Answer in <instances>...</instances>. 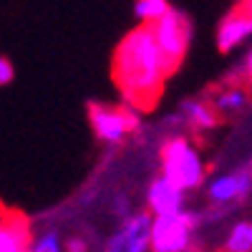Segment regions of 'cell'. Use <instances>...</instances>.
I'll list each match as a JSON object with an SVG mask.
<instances>
[{
    "label": "cell",
    "instance_id": "obj_1",
    "mask_svg": "<svg viewBox=\"0 0 252 252\" xmlns=\"http://www.w3.org/2000/svg\"><path fill=\"white\" fill-rule=\"evenodd\" d=\"M172 76L152 26L139 23L114 51V81L129 106L149 111Z\"/></svg>",
    "mask_w": 252,
    "mask_h": 252
},
{
    "label": "cell",
    "instance_id": "obj_2",
    "mask_svg": "<svg viewBox=\"0 0 252 252\" xmlns=\"http://www.w3.org/2000/svg\"><path fill=\"white\" fill-rule=\"evenodd\" d=\"M159 161H161V174L179 184L184 192L202 187L207 166L202 161L199 149L189 141L187 136H169L161 149H159Z\"/></svg>",
    "mask_w": 252,
    "mask_h": 252
},
{
    "label": "cell",
    "instance_id": "obj_3",
    "mask_svg": "<svg viewBox=\"0 0 252 252\" xmlns=\"http://www.w3.org/2000/svg\"><path fill=\"white\" fill-rule=\"evenodd\" d=\"M199 224V215L177 212L154 217L152 224V247L149 252H187L192 245V235Z\"/></svg>",
    "mask_w": 252,
    "mask_h": 252
},
{
    "label": "cell",
    "instance_id": "obj_4",
    "mask_svg": "<svg viewBox=\"0 0 252 252\" xmlns=\"http://www.w3.org/2000/svg\"><path fill=\"white\" fill-rule=\"evenodd\" d=\"M152 28H154V35H157V43H159V48L166 58V66L174 73L179 68V63L184 61L187 51H189L192 23H189V18L182 10L172 8L164 18H159Z\"/></svg>",
    "mask_w": 252,
    "mask_h": 252
},
{
    "label": "cell",
    "instance_id": "obj_5",
    "mask_svg": "<svg viewBox=\"0 0 252 252\" xmlns=\"http://www.w3.org/2000/svg\"><path fill=\"white\" fill-rule=\"evenodd\" d=\"M139 109L126 103L124 109L116 106H101V103H91L89 116H91V126L101 141L106 144H119L129 131H134L139 126Z\"/></svg>",
    "mask_w": 252,
    "mask_h": 252
},
{
    "label": "cell",
    "instance_id": "obj_6",
    "mask_svg": "<svg viewBox=\"0 0 252 252\" xmlns=\"http://www.w3.org/2000/svg\"><path fill=\"white\" fill-rule=\"evenodd\" d=\"M152 224H154V215L149 209L126 217L124 224L119 227V232L109 240L106 252H146L152 247Z\"/></svg>",
    "mask_w": 252,
    "mask_h": 252
},
{
    "label": "cell",
    "instance_id": "obj_7",
    "mask_svg": "<svg viewBox=\"0 0 252 252\" xmlns=\"http://www.w3.org/2000/svg\"><path fill=\"white\" fill-rule=\"evenodd\" d=\"M184 202H187V192L172 179H166L164 174L152 179L149 189H146V207H149L154 217L184 212Z\"/></svg>",
    "mask_w": 252,
    "mask_h": 252
},
{
    "label": "cell",
    "instance_id": "obj_8",
    "mask_svg": "<svg viewBox=\"0 0 252 252\" xmlns=\"http://www.w3.org/2000/svg\"><path fill=\"white\" fill-rule=\"evenodd\" d=\"M250 35H252V0H245L240 8H235L220 23V28H217V48L222 53H229L240 43H245Z\"/></svg>",
    "mask_w": 252,
    "mask_h": 252
},
{
    "label": "cell",
    "instance_id": "obj_9",
    "mask_svg": "<svg viewBox=\"0 0 252 252\" xmlns=\"http://www.w3.org/2000/svg\"><path fill=\"white\" fill-rule=\"evenodd\" d=\"M252 192V172H235V174H222L215 177L207 187V197L215 204H232V202H242L247 194Z\"/></svg>",
    "mask_w": 252,
    "mask_h": 252
},
{
    "label": "cell",
    "instance_id": "obj_10",
    "mask_svg": "<svg viewBox=\"0 0 252 252\" xmlns=\"http://www.w3.org/2000/svg\"><path fill=\"white\" fill-rule=\"evenodd\" d=\"M31 224L28 220L13 212V209H5L3 215V227H0V252H28L31 250Z\"/></svg>",
    "mask_w": 252,
    "mask_h": 252
},
{
    "label": "cell",
    "instance_id": "obj_11",
    "mask_svg": "<svg viewBox=\"0 0 252 252\" xmlns=\"http://www.w3.org/2000/svg\"><path fill=\"white\" fill-rule=\"evenodd\" d=\"M182 116L194 131H209L220 124V111L215 109V103L207 101H184Z\"/></svg>",
    "mask_w": 252,
    "mask_h": 252
},
{
    "label": "cell",
    "instance_id": "obj_12",
    "mask_svg": "<svg viewBox=\"0 0 252 252\" xmlns=\"http://www.w3.org/2000/svg\"><path fill=\"white\" fill-rule=\"evenodd\" d=\"M250 101V89L245 83H232V86L222 89L217 96H215V109L220 111V116H232V114H240Z\"/></svg>",
    "mask_w": 252,
    "mask_h": 252
},
{
    "label": "cell",
    "instance_id": "obj_13",
    "mask_svg": "<svg viewBox=\"0 0 252 252\" xmlns=\"http://www.w3.org/2000/svg\"><path fill=\"white\" fill-rule=\"evenodd\" d=\"M169 10H172L169 0H136L134 3V15L144 26H154L157 20L164 18Z\"/></svg>",
    "mask_w": 252,
    "mask_h": 252
},
{
    "label": "cell",
    "instance_id": "obj_14",
    "mask_svg": "<svg viewBox=\"0 0 252 252\" xmlns=\"http://www.w3.org/2000/svg\"><path fill=\"white\" fill-rule=\"evenodd\" d=\"M224 252H252V222H237L229 229Z\"/></svg>",
    "mask_w": 252,
    "mask_h": 252
},
{
    "label": "cell",
    "instance_id": "obj_15",
    "mask_svg": "<svg viewBox=\"0 0 252 252\" xmlns=\"http://www.w3.org/2000/svg\"><path fill=\"white\" fill-rule=\"evenodd\" d=\"M28 252H66V250H63V245H61L58 232L48 229V232L33 237V242H31V250H28Z\"/></svg>",
    "mask_w": 252,
    "mask_h": 252
},
{
    "label": "cell",
    "instance_id": "obj_16",
    "mask_svg": "<svg viewBox=\"0 0 252 252\" xmlns=\"http://www.w3.org/2000/svg\"><path fill=\"white\" fill-rule=\"evenodd\" d=\"M13 76H15L13 63H10L8 58H0V83H3V86H8V83L13 81Z\"/></svg>",
    "mask_w": 252,
    "mask_h": 252
},
{
    "label": "cell",
    "instance_id": "obj_17",
    "mask_svg": "<svg viewBox=\"0 0 252 252\" xmlns=\"http://www.w3.org/2000/svg\"><path fill=\"white\" fill-rule=\"evenodd\" d=\"M240 81L245 83L247 89H252V51L245 56V63H242V76H240Z\"/></svg>",
    "mask_w": 252,
    "mask_h": 252
},
{
    "label": "cell",
    "instance_id": "obj_18",
    "mask_svg": "<svg viewBox=\"0 0 252 252\" xmlns=\"http://www.w3.org/2000/svg\"><path fill=\"white\" fill-rule=\"evenodd\" d=\"M114 207L119 209V215H121L124 220H126V217H131V215H129V199H126V197H119V199L114 202Z\"/></svg>",
    "mask_w": 252,
    "mask_h": 252
},
{
    "label": "cell",
    "instance_id": "obj_19",
    "mask_svg": "<svg viewBox=\"0 0 252 252\" xmlns=\"http://www.w3.org/2000/svg\"><path fill=\"white\" fill-rule=\"evenodd\" d=\"M66 252H86V242L83 240H68L66 242Z\"/></svg>",
    "mask_w": 252,
    "mask_h": 252
},
{
    "label": "cell",
    "instance_id": "obj_20",
    "mask_svg": "<svg viewBox=\"0 0 252 252\" xmlns=\"http://www.w3.org/2000/svg\"><path fill=\"white\" fill-rule=\"evenodd\" d=\"M247 169H250V172H252V161H250V166H247Z\"/></svg>",
    "mask_w": 252,
    "mask_h": 252
},
{
    "label": "cell",
    "instance_id": "obj_21",
    "mask_svg": "<svg viewBox=\"0 0 252 252\" xmlns=\"http://www.w3.org/2000/svg\"><path fill=\"white\" fill-rule=\"evenodd\" d=\"M187 252H194V250H187Z\"/></svg>",
    "mask_w": 252,
    "mask_h": 252
}]
</instances>
